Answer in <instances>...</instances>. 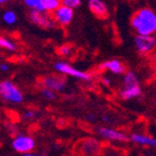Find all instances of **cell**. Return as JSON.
I'll list each match as a JSON object with an SVG mask.
<instances>
[{
    "label": "cell",
    "instance_id": "6da1fadb",
    "mask_svg": "<svg viewBox=\"0 0 156 156\" xmlns=\"http://www.w3.org/2000/svg\"><path fill=\"white\" fill-rule=\"evenodd\" d=\"M130 23L138 35L152 36L156 33V13L150 8H141L132 16Z\"/></svg>",
    "mask_w": 156,
    "mask_h": 156
},
{
    "label": "cell",
    "instance_id": "9c48e42d",
    "mask_svg": "<svg viewBox=\"0 0 156 156\" xmlns=\"http://www.w3.org/2000/svg\"><path fill=\"white\" fill-rule=\"evenodd\" d=\"M98 134L105 139L112 141H118V142H126L129 140V136L125 134L123 132L115 130V129H110V128H99L98 129Z\"/></svg>",
    "mask_w": 156,
    "mask_h": 156
},
{
    "label": "cell",
    "instance_id": "5b68a950",
    "mask_svg": "<svg viewBox=\"0 0 156 156\" xmlns=\"http://www.w3.org/2000/svg\"><path fill=\"white\" fill-rule=\"evenodd\" d=\"M30 20L33 24L42 27V29H50L54 26V21L49 16V14H47L46 12H39V11H30Z\"/></svg>",
    "mask_w": 156,
    "mask_h": 156
},
{
    "label": "cell",
    "instance_id": "44dd1931",
    "mask_svg": "<svg viewBox=\"0 0 156 156\" xmlns=\"http://www.w3.org/2000/svg\"><path fill=\"white\" fill-rule=\"evenodd\" d=\"M42 94H43V96H44L45 98L49 99V101H51V99H55L56 98L55 92L50 91V90H48V89H43Z\"/></svg>",
    "mask_w": 156,
    "mask_h": 156
},
{
    "label": "cell",
    "instance_id": "4316f807",
    "mask_svg": "<svg viewBox=\"0 0 156 156\" xmlns=\"http://www.w3.org/2000/svg\"><path fill=\"white\" fill-rule=\"evenodd\" d=\"M3 3H7V0H0V5H3Z\"/></svg>",
    "mask_w": 156,
    "mask_h": 156
},
{
    "label": "cell",
    "instance_id": "e0dca14e",
    "mask_svg": "<svg viewBox=\"0 0 156 156\" xmlns=\"http://www.w3.org/2000/svg\"><path fill=\"white\" fill-rule=\"evenodd\" d=\"M43 3H44L45 10L54 11V12L61 5V1L59 0H43Z\"/></svg>",
    "mask_w": 156,
    "mask_h": 156
},
{
    "label": "cell",
    "instance_id": "277c9868",
    "mask_svg": "<svg viewBox=\"0 0 156 156\" xmlns=\"http://www.w3.org/2000/svg\"><path fill=\"white\" fill-rule=\"evenodd\" d=\"M134 45L136 50L141 55H147L156 46V38L153 36H141L136 35L134 37Z\"/></svg>",
    "mask_w": 156,
    "mask_h": 156
},
{
    "label": "cell",
    "instance_id": "7a4b0ae2",
    "mask_svg": "<svg viewBox=\"0 0 156 156\" xmlns=\"http://www.w3.org/2000/svg\"><path fill=\"white\" fill-rule=\"evenodd\" d=\"M0 97L5 101L20 104L23 101V94L11 81L0 82Z\"/></svg>",
    "mask_w": 156,
    "mask_h": 156
},
{
    "label": "cell",
    "instance_id": "7c38bea8",
    "mask_svg": "<svg viewBox=\"0 0 156 156\" xmlns=\"http://www.w3.org/2000/svg\"><path fill=\"white\" fill-rule=\"evenodd\" d=\"M129 138H130V140L135 144L156 147V139L152 138V136H150V135L140 134V133H133V134H131Z\"/></svg>",
    "mask_w": 156,
    "mask_h": 156
},
{
    "label": "cell",
    "instance_id": "52a82bcc",
    "mask_svg": "<svg viewBox=\"0 0 156 156\" xmlns=\"http://www.w3.org/2000/svg\"><path fill=\"white\" fill-rule=\"evenodd\" d=\"M42 82H43V85L45 86V89H48L52 92L62 91L66 85V79L63 76H56V74L45 76L42 80Z\"/></svg>",
    "mask_w": 156,
    "mask_h": 156
},
{
    "label": "cell",
    "instance_id": "cb8c5ba5",
    "mask_svg": "<svg viewBox=\"0 0 156 156\" xmlns=\"http://www.w3.org/2000/svg\"><path fill=\"white\" fill-rule=\"evenodd\" d=\"M0 70L3 71V72H5V71H8V70H9V66H8V65H5V63H1V65H0Z\"/></svg>",
    "mask_w": 156,
    "mask_h": 156
},
{
    "label": "cell",
    "instance_id": "8992f818",
    "mask_svg": "<svg viewBox=\"0 0 156 156\" xmlns=\"http://www.w3.org/2000/svg\"><path fill=\"white\" fill-rule=\"evenodd\" d=\"M55 68H56V70L63 73V74L72 76H74V78L81 79V80H84V81L91 80V76H90L89 73H85V72H82V71L76 70V68H73L72 66L68 65V63H66V62L59 61V62L55 63Z\"/></svg>",
    "mask_w": 156,
    "mask_h": 156
},
{
    "label": "cell",
    "instance_id": "d6986e66",
    "mask_svg": "<svg viewBox=\"0 0 156 156\" xmlns=\"http://www.w3.org/2000/svg\"><path fill=\"white\" fill-rule=\"evenodd\" d=\"M2 18H3V21L7 24H9V25H12V24H14L16 22V14L13 11H5L3 13Z\"/></svg>",
    "mask_w": 156,
    "mask_h": 156
},
{
    "label": "cell",
    "instance_id": "ffe728a7",
    "mask_svg": "<svg viewBox=\"0 0 156 156\" xmlns=\"http://www.w3.org/2000/svg\"><path fill=\"white\" fill-rule=\"evenodd\" d=\"M61 5H66V7H68V8L74 9V8L80 7L81 1L80 0H63V1H61Z\"/></svg>",
    "mask_w": 156,
    "mask_h": 156
},
{
    "label": "cell",
    "instance_id": "484cf974",
    "mask_svg": "<svg viewBox=\"0 0 156 156\" xmlns=\"http://www.w3.org/2000/svg\"><path fill=\"white\" fill-rule=\"evenodd\" d=\"M24 156H41V155H37V154H31V153H29V154H24Z\"/></svg>",
    "mask_w": 156,
    "mask_h": 156
},
{
    "label": "cell",
    "instance_id": "ac0fdd59",
    "mask_svg": "<svg viewBox=\"0 0 156 156\" xmlns=\"http://www.w3.org/2000/svg\"><path fill=\"white\" fill-rule=\"evenodd\" d=\"M0 47L3 49H7L9 51H14L16 50V45L11 42L10 39L5 38V37H0Z\"/></svg>",
    "mask_w": 156,
    "mask_h": 156
},
{
    "label": "cell",
    "instance_id": "30bf717a",
    "mask_svg": "<svg viewBox=\"0 0 156 156\" xmlns=\"http://www.w3.org/2000/svg\"><path fill=\"white\" fill-rule=\"evenodd\" d=\"M89 8L94 16L99 19H107L108 18V10L107 7L101 0H90Z\"/></svg>",
    "mask_w": 156,
    "mask_h": 156
},
{
    "label": "cell",
    "instance_id": "ba28073f",
    "mask_svg": "<svg viewBox=\"0 0 156 156\" xmlns=\"http://www.w3.org/2000/svg\"><path fill=\"white\" fill-rule=\"evenodd\" d=\"M73 16V9L68 8L66 5H60L59 8L54 12V20L57 22L59 25H68L72 21Z\"/></svg>",
    "mask_w": 156,
    "mask_h": 156
},
{
    "label": "cell",
    "instance_id": "603a6c76",
    "mask_svg": "<svg viewBox=\"0 0 156 156\" xmlns=\"http://www.w3.org/2000/svg\"><path fill=\"white\" fill-rule=\"evenodd\" d=\"M34 116H35V112H34V110H29V112L25 114L26 119H32V118H34Z\"/></svg>",
    "mask_w": 156,
    "mask_h": 156
},
{
    "label": "cell",
    "instance_id": "2e32d148",
    "mask_svg": "<svg viewBox=\"0 0 156 156\" xmlns=\"http://www.w3.org/2000/svg\"><path fill=\"white\" fill-rule=\"evenodd\" d=\"M98 142L95 140H92V139H90V140H86L85 141V145L83 146V151L85 154H96L97 150H98Z\"/></svg>",
    "mask_w": 156,
    "mask_h": 156
},
{
    "label": "cell",
    "instance_id": "9a60e30c",
    "mask_svg": "<svg viewBox=\"0 0 156 156\" xmlns=\"http://www.w3.org/2000/svg\"><path fill=\"white\" fill-rule=\"evenodd\" d=\"M24 5H27L31 10L39 11V12H46L44 3H43V0H25Z\"/></svg>",
    "mask_w": 156,
    "mask_h": 156
},
{
    "label": "cell",
    "instance_id": "5bb4252c",
    "mask_svg": "<svg viewBox=\"0 0 156 156\" xmlns=\"http://www.w3.org/2000/svg\"><path fill=\"white\" fill-rule=\"evenodd\" d=\"M123 85H125L123 89H130V87L139 86V80L136 74L132 71H128L123 78Z\"/></svg>",
    "mask_w": 156,
    "mask_h": 156
},
{
    "label": "cell",
    "instance_id": "83f0119b",
    "mask_svg": "<svg viewBox=\"0 0 156 156\" xmlns=\"http://www.w3.org/2000/svg\"><path fill=\"white\" fill-rule=\"evenodd\" d=\"M155 69H156V62H155Z\"/></svg>",
    "mask_w": 156,
    "mask_h": 156
},
{
    "label": "cell",
    "instance_id": "8fae6325",
    "mask_svg": "<svg viewBox=\"0 0 156 156\" xmlns=\"http://www.w3.org/2000/svg\"><path fill=\"white\" fill-rule=\"evenodd\" d=\"M101 69H105L110 72L115 73V74H123L126 71V68L122 62H120L119 60L112 59V60H107L101 65Z\"/></svg>",
    "mask_w": 156,
    "mask_h": 156
},
{
    "label": "cell",
    "instance_id": "d4e9b609",
    "mask_svg": "<svg viewBox=\"0 0 156 156\" xmlns=\"http://www.w3.org/2000/svg\"><path fill=\"white\" fill-rule=\"evenodd\" d=\"M104 82H105V84H106V85H109V84H110V81L108 80V79H104Z\"/></svg>",
    "mask_w": 156,
    "mask_h": 156
},
{
    "label": "cell",
    "instance_id": "4fadbf2b",
    "mask_svg": "<svg viewBox=\"0 0 156 156\" xmlns=\"http://www.w3.org/2000/svg\"><path fill=\"white\" fill-rule=\"evenodd\" d=\"M141 94V87L140 85L135 86V87H130V89H123L122 91L120 92V97L125 101H129L138 97Z\"/></svg>",
    "mask_w": 156,
    "mask_h": 156
},
{
    "label": "cell",
    "instance_id": "3957f363",
    "mask_svg": "<svg viewBox=\"0 0 156 156\" xmlns=\"http://www.w3.org/2000/svg\"><path fill=\"white\" fill-rule=\"evenodd\" d=\"M12 147L19 153L29 154L35 147V141L29 135L19 134L12 141Z\"/></svg>",
    "mask_w": 156,
    "mask_h": 156
},
{
    "label": "cell",
    "instance_id": "7402d4cb",
    "mask_svg": "<svg viewBox=\"0 0 156 156\" xmlns=\"http://www.w3.org/2000/svg\"><path fill=\"white\" fill-rule=\"evenodd\" d=\"M70 50H71L70 45H63V46L58 48V54H59L60 56H67V55H69Z\"/></svg>",
    "mask_w": 156,
    "mask_h": 156
}]
</instances>
